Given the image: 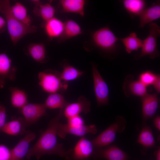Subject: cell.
Wrapping results in <instances>:
<instances>
[{
	"mask_svg": "<svg viewBox=\"0 0 160 160\" xmlns=\"http://www.w3.org/2000/svg\"><path fill=\"white\" fill-rule=\"evenodd\" d=\"M156 160H160V148L159 147L157 149L156 154Z\"/></svg>",
	"mask_w": 160,
	"mask_h": 160,
	"instance_id": "cell-38",
	"label": "cell"
},
{
	"mask_svg": "<svg viewBox=\"0 0 160 160\" xmlns=\"http://www.w3.org/2000/svg\"><path fill=\"white\" fill-rule=\"evenodd\" d=\"M64 109H61L58 114L49 121L46 129L42 133L36 143L29 148L26 156L27 160L35 157L39 159L45 155H56L64 157L67 150L63 144L57 141V129L59 121L63 116Z\"/></svg>",
	"mask_w": 160,
	"mask_h": 160,
	"instance_id": "cell-1",
	"label": "cell"
},
{
	"mask_svg": "<svg viewBox=\"0 0 160 160\" xmlns=\"http://www.w3.org/2000/svg\"><path fill=\"white\" fill-rule=\"evenodd\" d=\"M86 1L84 0H61L60 5L63 12L77 14L83 17Z\"/></svg>",
	"mask_w": 160,
	"mask_h": 160,
	"instance_id": "cell-19",
	"label": "cell"
},
{
	"mask_svg": "<svg viewBox=\"0 0 160 160\" xmlns=\"http://www.w3.org/2000/svg\"><path fill=\"white\" fill-rule=\"evenodd\" d=\"M64 23L63 31L61 36L58 39L59 41H65L82 33V31L81 27L75 21L68 20Z\"/></svg>",
	"mask_w": 160,
	"mask_h": 160,
	"instance_id": "cell-22",
	"label": "cell"
},
{
	"mask_svg": "<svg viewBox=\"0 0 160 160\" xmlns=\"http://www.w3.org/2000/svg\"><path fill=\"white\" fill-rule=\"evenodd\" d=\"M33 2L35 6L33 11L36 15L40 17L44 22L54 17L55 10L50 3L42 4L39 1Z\"/></svg>",
	"mask_w": 160,
	"mask_h": 160,
	"instance_id": "cell-20",
	"label": "cell"
},
{
	"mask_svg": "<svg viewBox=\"0 0 160 160\" xmlns=\"http://www.w3.org/2000/svg\"><path fill=\"white\" fill-rule=\"evenodd\" d=\"M127 12L131 18L137 16L145 8L146 2L144 0H123L121 1Z\"/></svg>",
	"mask_w": 160,
	"mask_h": 160,
	"instance_id": "cell-21",
	"label": "cell"
},
{
	"mask_svg": "<svg viewBox=\"0 0 160 160\" xmlns=\"http://www.w3.org/2000/svg\"><path fill=\"white\" fill-rule=\"evenodd\" d=\"M64 23L55 17L44 22L43 27L47 36L50 39H59L64 30Z\"/></svg>",
	"mask_w": 160,
	"mask_h": 160,
	"instance_id": "cell-18",
	"label": "cell"
},
{
	"mask_svg": "<svg viewBox=\"0 0 160 160\" xmlns=\"http://www.w3.org/2000/svg\"><path fill=\"white\" fill-rule=\"evenodd\" d=\"M117 37L107 26L93 32L91 40L94 46L100 51L110 55L115 54L120 47Z\"/></svg>",
	"mask_w": 160,
	"mask_h": 160,
	"instance_id": "cell-3",
	"label": "cell"
},
{
	"mask_svg": "<svg viewBox=\"0 0 160 160\" xmlns=\"http://www.w3.org/2000/svg\"><path fill=\"white\" fill-rule=\"evenodd\" d=\"M6 108L4 105L0 104V132L6 124Z\"/></svg>",
	"mask_w": 160,
	"mask_h": 160,
	"instance_id": "cell-34",
	"label": "cell"
},
{
	"mask_svg": "<svg viewBox=\"0 0 160 160\" xmlns=\"http://www.w3.org/2000/svg\"><path fill=\"white\" fill-rule=\"evenodd\" d=\"M92 158L96 160H127L128 155L116 145H109L97 148L95 147Z\"/></svg>",
	"mask_w": 160,
	"mask_h": 160,
	"instance_id": "cell-9",
	"label": "cell"
},
{
	"mask_svg": "<svg viewBox=\"0 0 160 160\" xmlns=\"http://www.w3.org/2000/svg\"><path fill=\"white\" fill-rule=\"evenodd\" d=\"M124 45L126 51L128 54L132 51L137 50L141 48L143 40L137 36L135 32L131 33L127 36L123 38L119 39Z\"/></svg>",
	"mask_w": 160,
	"mask_h": 160,
	"instance_id": "cell-24",
	"label": "cell"
},
{
	"mask_svg": "<svg viewBox=\"0 0 160 160\" xmlns=\"http://www.w3.org/2000/svg\"><path fill=\"white\" fill-rule=\"evenodd\" d=\"M153 123L155 127L159 131L160 130V117L156 116L153 119Z\"/></svg>",
	"mask_w": 160,
	"mask_h": 160,
	"instance_id": "cell-37",
	"label": "cell"
},
{
	"mask_svg": "<svg viewBox=\"0 0 160 160\" xmlns=\"http://www.w3.org/2000/svg\"><path fill=\"white\" fill-rule=\"evenodd\" d=\"M21 108L26 125L35 123L47 114V108L44 104L28 103Z\"/></svg>",
	"mask_w": 160,
	"mask_h": 160,
	"instance_id": "cell-11",
	"label": "cell"
},
{
	"mask_svg": "<svg viewBox=\"0 0 160 160\" xmlns=\"http://www.w3.org/2000/svg\"><path fill=\"white\" fill-rule=\"evenodd\" d=\"M11 7L9 1H0V12L5 16L11 40L15 45L25 35L36 32L37 27L34 25L27 26L18 20L12 15Z\"/></svg>",
	"mask_w": 160,
	"mask_h": 160,
	"instance_id": "cell-2",
	"label": "cell"
},
{
	"mask_svg": "<svg viewBox=\"0 0 160 160\" xmlns=\"http://www.w3.org/2000/svg\"><path fill=\"white\" fill-rule=\"evenodd\" d=\"M11 10L12 15L19 21L27 26L31 25V20L28 15L27 9L22 4L16 2L11 6Z\"/></svg>",
	"mask_w": 160,
	"mask_h": 160,
	"instance_id": "cell-23",
	"label": "cell"
},
{
	"mask_svg": "<svg viewBox=\"0 0 160 160\" xmlns=\"http://www.w3.org/2000/svg\"><path fill=\"white\" fill-rule=\"evenodd\" d=\"M11 151L6 146L0 145V160H10Z\"/></svg>",
	"mask_w": 160,
	"mask_h": 160,
	"instance_id": "cell-33",
	"label": "cell"
},
{
	"mask_svg": "<svg viewBox=\"0 0 160 160\" xmlns=\"http://www.w3.org/2000/svg\"><path fill=\"white\" fill-rule=\"evenodd\" d=\"M64 97L57 92L51 93L44 103L46 108L51 109H64L68 103Z\"/></svg>",
	"mask_w": 160,
	"mask_h": 160,
	"instance_id": "cell-27",
	"label": "cell"
},
{
	"mask_svg": "<svg viewBox=\"0 0 160 160\" xmlns=\"http://www.w3.org/2000/svg\"><path fill=\"white\" fill-rule=\"evenodd\" d=\"M68 125L72 127H78L84 124L83 118L79 115L67 119Z\"/></svg>",
	"mask_w": 160,
	"mask_h": 160,
	"instance_id": "cell-32",
	"label": "cell"
},
{
	"mask_svg": "<svg viewBox=\"0 0 160 160\" xmlns=\"http://www.w3.org/2000/svg\"><path fill=\"white\" fill-rule=\"evenodd\" d=\"M83 72L68 64L63 65V70L60 74L61 79L65 81H72L77 79L83 74Z\"/></svg>",
	"mask_w": 160,
	"mask_h": 160,
	"instance_id": "cell-30",
	"label": "cell"
},
{
	"mask_svg": "<svg viewBox=\"0 0 160 160\" xmlns=\"http://www.w3.org/2000/svg\"><path fill=\"white\" fill-rule=\"evenodd\" d=\"M156 75L150 71H146L140 74L139 80L146 86L152 85L157 77Z\"/></svg>",
	"mask_w": 160,
	"mask_h": 160,
	"instance_id": "cell-31",
	"label": "cell"
},
{
	"mask_svg": "<svg viewBox=\"0 0 160 160\" xmlns=\"http://www.w3.org/2000/svg\"><path fill=\"white\" fill-rule=\"evenodd\" d=\"M97 132V127L95 124H84L80 126L72 127L59 122L57 129V135L62 138H64L68 134L83 137L87 134H95Z\"/></svg>",
	"mask_w": 160,
	"mask_h": 160,
	"instance_id": "cell-10",
	"label": "cell"
},
{
	"mask_svg": "<svg viewBox=\"0 0 160 160\" xmlns=\"http://www.w3.org/2000/svg\"><path fill=\"white\" fill-rule=\"evenodd\" d=\"M36 137L34 133H29L22 138L11 151L10 160H23L29 149L30 144Z\"/></svg>",
	"mask_w": 160,
	"mask_h": 160,
	"instance_id": "cell-15",
	"label": "cell"
},
{
	"mask_svg": "<svg viewBox=\"0 0 160 160\" xmlns=\"http://www.w3.org/2000/svg\"><path fill=\"white\" fill-rule=\"evenodd\" d=\"M28 52L34 60L38 63L43 62L46 58V50L42 43H32L28 47Z\"/></svg>",
	"mask_w": 160,
	"mask_h": 160,
	"instance_id": "cell-26",
	"label": "cell"
},
{
	"mask_svg": "<svg viewBox=\"0 0 160 160\" xmlns=\"http://www.w3.org/2000/svg\"><path fill=\"white\" fill-rule=\"evenodd\" d=\"M148 27V35L143 40L140 52L135 56V60L146 56H148L151 59H153L160 55L157 43V38L160 35V27L153 23H150Z\"/></svg>",
	"mask_w": 160,
	"mask_h": 160,
	"instance_id": "cell-4",
	"label": "cell"
},
{
	"mask_svg": "<svg viewBox=\"0 0 160 160\" xmlns=\"http://www.w3.org/2000/svg\"><path fill=\"white\" fill-rule=\"evenodd\" d=\"M94 90L97 105H106L109 102V90L108 86L97 69V65L91 63Z\"/></svg>",
	"mask_w": 160,
	"mask_h": 160,
	"instance_id": "cell-8",
	"label": "cell"
},
{
	"mask_svg": "<svg viewBox=\"0 0 160 160\" xmlns=\"http://www.w3.org/2000/svg\"><path fill=\"white\" fill-rule=\"evenodd\" d=\"M137 142L146 148L155 146V140L150 127L145 125L142 128L138 135Z\"/></svg>",
	"mask_w": 160,
	"mask_h": 160,
	"instance_id": "cell-25",
	"label": "cell"
},
{
	"mask_svg": "<svg viewBox=\"0 0 160 160\" xmlns=\"http://www.w3.org/2000/svg\"><path fill=\"white\" fill-rule=\"evenodd\" d=\"M147 87L139 80H135L132 74L126 76L122 85L123 92L128 97L132 95L142 97L147 93Z\"/></svg>",
	"mask_w": 160,
	"mask_h": 160,
	"instance_id": "cell-12",
	"label": "cell"
},
{
	"mask_svg": "<svg viewBox=\"0 0 160 160\" xmlns=\"http://www.w3.org/2000/svg\"><path fill=\"white\" fill-rule=\"evenodd\" d=\"M126 124L123 117L117 116L114 123L91 141L94 147L101 148L110 145L115 140L117 133L124 131Z\"/></svg>",
	"mask_w": 160,
	"mask_h": 160,
	"instance_id": "cell-5",
	"label": "cell"
},
{
	"mask_svg": "<svg viewBox=\"0 0 160 160\" xmlns=\"http://www.w3.org/2000/svg\"><path fill=\"white\" fill-rule=\"evenodd\" d=\"M15 68L12 65L11 59L6 54H0V88L4 87L6 79L15 80Z\"/></svg>",
	"mask_w": 160,
	"mask_h": 160,
	"instance_id": "cell-16",
	"label": "cell"
},
{
	"mask_svg": "<svg viewBox=\"0 0 160 160\" xmlns=\"http://www.w3.org/2000/svg\"><path fill=\"white\" fill-rule=\"evenodd\" d=\"M7 27V23L5 19L0 16V33L3 32Z\"/></svg>",
	"mask_w": 160,
	"mask_h": 160,
	"instance_id": "cell-36",
	"label": "cell"
},
{
	"mask_svg": "<svg viewBox=\"0 0 160 160\" xmlns=\"http://www.w3.org/2000/svg\"><path fill=\"white\" fill-rule=\"evenodd\" d=\"M26 126L24 120H13L6 123L1 131L10 135H18L23 132Z\"/></svg>",
	"mask_w": 160,
	"mask_h": 160,
	"instance_id": "cell-29",
	"label": "cell"
},
{
	"mask_svg": "<svg viewBox=\"0 0 160 160\" xmlns=\"http://www.w3.org/2000/svg\"><path fill=\"white\" fill-rule=\"evenodd\" d=\"M156 90L157 94H159L160 92V76L158 75L156 79L152 85Z\"/></svg>",
	"mask_w": 160,
	"mask_h": 160,
	"instance_id": "cell-35",
	"label": "cell"
},
{
	"mask_svg": "<svg viewBox=\"0 0 160 160\" xmlns=\"http://www.w3.org/2000/svg\"><path fill=\"white\" fill-rule=\"evenodd\" d=\"M139 27L143 28L147 24L151 23L160 17V1L157 0L149 7L144 9L139 15Z\"/></svg>",
	"mask_w": 160,
	"mask_h": 160,
	"instance_id": "cell-17",
	"label": "cell"
},
{
	"mask_svg": "<svg viewBox=\"0 0 160 160\" xmlns=\"http://www.w3.org/2000/svg\"><path fill=\"white\" fill-rule=\"evenodd\" d=\"M10 90L11 102L13 107L21 108L28 103L27 95L24 91L15 87H11Z\"/></svg>",
	"mask_w": 160,
	"mask_h": 160,
	"instance_id": "cell-28",
	"label": "cell"
},
{
	"mask_svg": "<svg viewBox=\"0 0 160 160\" xmlns=\"http://www.w3.org/2000/svg\"><path fill=\"white\" fill-rule=\"evenodd\" d=\"M39 84L45 92L51 93L57 92L62 89H66L68 85L62 82L60 74L56 71H47L39 73Z\"/></svg>",
	"mask_w": 160,
	"mask_h": 160,
	"instance_id": "cell-7",
	"label": "cell"
},
{
	"mask_svg": "<svg viewBox=\"0 0 160 160\" xmlns=\"http://www.w3.org/2000/svg\"><path fill=\"white\" fill-rule=\"evenodd\" d=\"M95 148L91 141L82 137L74 147L67 150L65 160H91Z\"/></svg>",
	"mask_w": 160,
	"mask_h": 160,
	"instance_id": "cell-6",
	"label": "cell"
},
{
	"mask_svg": "<svg viewBox=\"0 0 160 160\" xmlns=\"http://www.w3.org/2000/svg\"><path fill=\"white\" fill-rule=\"evenodd\" d=\"M143 121H145L156 113L159 106L157 94L146 93L141 97Z\"/></svg>",
	"mask_w": 160,
	"mask_h": 160,
	"instance_id": "cell-14",
	"label": "cell"
},
{
	"mask_svg": "<svg viewBox=\"0 0 160 160\" xmlns=\"http://www.w3.org/2000/svg\"><path fill=\"white\" fill-rule=\"evenodd\" d=\"M91 103L85 97L81 96L77 102L68 103L63 110V115L67 119L79 115L81 113H88L90 111Z\"/></svg>",
	"mask_w": 160,
	"mask_h": 160,
	"instance_id": "cell-13",
	"label": "cell"
}]
</instances>
